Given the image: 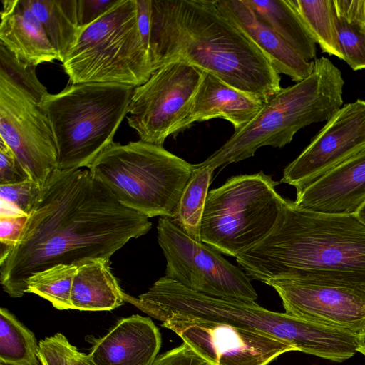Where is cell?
Returning <instances> with one entry per match:
<instances>
[{"label":"cell","instance_id":"obj_1","mask_svg":"<svg viewBox=\"0 0 365 365\" xmlns=\"http://www.w3.org/2000/svg\"><path fill=\"white\" fill-rule=\"evenodd\" d=\"M151 227L148 217L121 205L88 169H56L16 245L0 260L1 284L11 297H22L34 274L59 264L110 259Z\"/></svg>","mask_w":365,"mask_h":365},{"label":"cell","instance_id":"obj_2","mask_svg":"<svg viewBox=\"0 0 365 365\" xmlns=\"http://www.w3.org/2000/svg\"><path fill=\"white\" fill-rule=\"evenodd\" d=\"M149 53L153 73L179 61L264 102L282 89L279 74L216 0H151Z\"/></svg>","mask_w":365,"mask_h":365},{"label":"cell","instance_id":"obj_3","mask_svg":"<svg viewBox=\"0 0 365 365\" xmlns=\"http://www.w3.org/2000/svg\"><path fill=\"white\" fill-rule=\"evenodd\" d=\"M250 279L292 278L365 292V225L356 215H327L284 198L266 237L237 256Z\"/></svg>","mask_w":365,"mask_h":365},{"label":"cell","instance_id":"obj_4","mask_svg":"<svg viewBox=\"0 0 365 365\" xmlns=\"http://www.w3.org/2000/svg\"><path fill=\"white\" fill-rule=\"evenodd\" d=\"M125 302L162 322L170 319H200L268 334L293 345L297 351L333 359L342 341L340 329L286 312L267 309L255 302L208 296L163 277L148 290Z\"/></svg>","mask_w":365,"mask_h":365},{"label":"cell","instance_id":"obj_5","mask_svg":"<svg viewBox=\"0 0 365 365\" xmlns=\"http://www.w3.org/2000/svg\"><path fill=\"white\" fill-rule=\"evenodd\" d=\"M314 62L307 78L271 96L248 124L199 165L215 170L250 158L264 146L283 148L300 129L330 119L341 108L344 81L329 59Z\"/></svg>","mask_w":365,"mask_h":365},{"label":"cell","instance_id":"obj_6","mask_svg":"<svg viewBox=\"0 0 365 365\" xmlns=\"http://www.w3.org/2000/svg\"><path fill=\"white\" fill-rule=\"evenodd\" d=\"M133 89L110 83H76L43 98L38 106L53 135L58 170L88 168L113 143Z\"/></svg>","mask_w":365,"mask_h":365},{"label":"cell","instance_id":"obj_7","mask_svg":"<svg viewBox=\"0 0 365 365\" xmlns=\"http://www.w3.org/2000/svg\"><path fill=\"white\" fill-rule=\"evenodd\" d=\"M194 165L140 140L113 143L88 166L123 206L146 217L171 218Z\"/></svg>","mask_w":365,"mask_h":365},{"label":"cell","instance_id":"obj_8","mask_svg":"<svg viewBox=\"0 0 365 365\" xmlns=\"http://www.w3.org/2000/svg\"><path fill=\"white\" fill-rule=\"evenodd\" d=\"M62 67L71 84L110 83L135 88L153 70L139 30L136 0H120L82 29Z\"/></svg>","mask_w":365,"mask_h":365},{"label":"cell","instance_id":"obj_9","mask_svg":"<svg viewBox=\"0 0 365 365\" xmlns=\"http://www.w3.org/2000/svg\"><path fill=\"white\" fill-rule=\"evenodd\" d=\"M278 183L260 171L231 177L210 190L201 242L235 257L260 242L274 225L284 200L275 190Z\"/></svg>","mask_w":365,"mask_h":365},{"label":"cell","instance_id":"obj_10","mask_svg":"<svg viewBox=\"0 0 365 365\" xmlns=\"http://www.w3.org/2000/svg\"><path fill=\"white\" fill-rule=\"evenodd\" d=\"M157 231L165 277L208 296L255 302L250 277L217 250L192 239L168 217H160Z\"/></svg>","mask_w":365,"mask_h":365},{"label":"cell","instance_id":"obj_11","mask_svg":"<svg viewBox=\"0 0 365 365\" xmlns=\"http://www.w3.org/2000/svg\"><path fill=\"white\" fill-rule=\"evenodd\" d=\"M202 75L193 66L173 62L134 88L127 119L140 140L163 147L169 135L181 132Z\"/></svg>","mask_w":365,"mask_h":365},{"label":"cell","instance_id":"obj_12","mask_svg":"<svg viewBox=\"0 0 365 365\" xmlns=\"http://www.w3.org/2000/svg\"><path fill=\"white\" fill-rule=\"evenodd\" d=\"M0 139L41 187L57 169V148L45 114L31 96L1 72Z\"/></svg>","mask_w":365,"mask_h":365},{"label":"cell","instance_id":"obj_13","mask_svg":"<svg viewBox=\"0 0 365 365\" xmlns=\"http://www.w3.org/2000/svg\"><path fill=\"white\" fill-rule=\"evenodd\" d=\"M162 326L177 334L210 365H268L296 348L263 333L200 319H170Z\"/></svg>","mask_w":365,"mask_h":365},{"label":"cell","instance_id":"obj_14","mask_svg":"<svg viewBox=\"0 0 365 365\" xmlns=\"http://www.w3.org/2000/svg\"><path fill=\"white\" fill-rule=\"evenodd\" d=\"M365 150V101L341 107L284 170L281 182L299 190Z\"/></svg>","mask_w":365,"mask_h":365},{"label":"cell","instance_id":"obj_15","mask_svg":"<svg viewBox=\"0 0 365 365\" xmlns=\"http://www.w3.org/2000/svg\"><path fill=\"white\" fill-rule=\"evenodd\" d=\"M290 315L360 334L365 330V292L292 278L269 280Z\"/></svg>","mask_w":365,"mask_h":365},{"label":"cell","instance_id":"obj_16","mask_svg":"<svg viewBox=\"0 0 365 365\" xmlns=\"http://www.w3.org/2000/svg\"><path fill=\"white\" fill-rule=\"evenodd\" d=\"M299 209L327 215H356L365 204V150L297 190Z\"/></svg>","mask_w":365,"mask_h":365},{"label":"cell","instance_id":"obj_17","mask_svg":"<svg viewBox=\"0 0 365 365\" xmlns=\"http://www.w3.org/2000/svg\"><path fill=\"white\" fill-rule=\"evenodd\" d=\"M161 334L149 317L123 318L87 354L94 365H150L161 346Z\"/></svg>","mask_w":365,"mask_h":365},{"label":"cell","instance_id":"obj_18","mask_svg":"<svg viewBox=\"0 0 365 365\" xmlns=\"http://www.w3.org/2000/svg\"><path fill=\"white\" fill-rule=\"evenodd\" d=\"M216 4L220 12L264 53L279 74L299 82L312 73L314 62L299 55L262 21L245 0H217Z\"/></svg>","mask_w":365,"mask_h":365},{"label":"cell","instance_id":"obj_19","mask_svg":"<svg viewBox=\"0 0 365 365\" xmlns=\"http://www.w3.org/2000/svg\"><path fill=\"white\" fill-rule=\"evenodd\" d=\"M265 102L203 71L201 82L191 102L182 130L194 123L222 118L237 131L248 124Z\"/></svg>","mask_w":365,"mask_h":365},{"label":"cell","instance_id":"obj_20","mask_svg":"<svg viewBox=\"0 0 365 365\" xmlns=\"http://www.w3.org/2000/svg\"><path fill=\"white\" fill-rule=\"evenodd\" d=\"M0 45L20 62L33 66L59 61L43 26L26 0H2Z\"/></svg>","mask_w":365,"mask_h":365},{"label":"cell","instance_id":"obj_21","mask_svg":"<svg viewBox=\"0 0 365 365\" xmlns=\"http://www.w3.org/2000/svg\"><path fill=\"white\" fill-rule=\"evenodd\" d=\"M110 264V259L96 258L78 266L71 295L73 309L108 311L123 304L124 292Z\"/></svg>","mask_w":365,"mask_h":365},{"label":"cell","instance_id":"obj_22","mask_svg":"<svg viewBox=\"0 0 365 365\" xmlns=\"http://www.w3.org/2000/svg\"><path fill=\"white\" fill-rule=\"evenodd\" d=\"M245 1L305 60L315 58L316 43L289 0Z\"/></svg>","mask_w":365,"mask_h":365},{"label":"cell","instance_id":"obj_23","mask_svg":"<svg viewBox=\"0 0 365 365\" xmlns=\"http://www.w3.org/2000/svg\"><path fill=\"white\" fill-rule=\"evenodd\" d=\"M26 2L41 22L62 63L82 31L78 20L77 0H26Z\"/></svg>","mask_w":365,"mask_h":365},{"label":"cell","instance_id":"obj_24","mask_svg":"<svg viewBox=\"0 0 365 365\" xmlns=\"http://www.w3.org/2000/svg\"><path fill=\"white\" fill-rule=\"evenodd\" d=\"M334 23L342 60L365 69L364 0H333Z\"/></svg>","mask_w":365,"mask_h":365},{"label":"cell","instance_id":"obj_25","mask_svg":"<svg viewBox=\"0 0 365 365\" xmlns=\"http://www.w3.org/2000/svg\"><path fill=\"white\" fill-rule=\"evenodd\" d=\"M214 170L199 164L194 165L173 215L170 218L185 233L197 242H201L202 217Z\"/></svg>","mask_w":365,"mask_h":365},{"label":"cell","instance_id":"obj_26","mask_svg":"<svg viewBox=\"0 0 365 365\" xmlns=\"http://www.w3.org/2000/svg\"><path fill=\"white\" fill-rule=\"evenodd\" d=\"M35 334L7 309H0V364L39 365Z\"/></svg>","mask_w":365,"mask_h":365},{"label":"cell","instance_id":"obj_27","mask_svg":"<svg viewBox=\"0 0 365 365\" xmlns=\"http://www.w3.org/2000/svg\"><path fill=\"white\" fill-rule=\"evenodd\" d=\"M316 43L342 59L334 23L333 0H289Z\"/></svg>","mask_w":365,"mask_h":365},{"label":"cell","instance_id":"obj_28","mask_svg":"<svg viewBox=\"0 0 365 365\" xmlns=\"http://www.w3.org/2000/svg\"><path fill=\"white\" fill-rule=\"evenodd\" d=\"M78 266L59 264L32 275L27 280V293L50 302L59 310L73 309L71 289Z\"/></svg>","mask_w":365,"mask_h":365},{"label":"cell","instance_id":"obj_29","mask_svg":"<svg viewBox=\"0 0 365 365\" xmlns=\"http://www.w3.org/2000/svg\"><path fill=\"white\" fill-rule=\"evenodd\" d=\"M42 187L29 179L24 182L0 185L1 215H26L31 212Z\"/></svg>","mask_w":365,"mask_h":365},{"label":"cell","instance_id":"obj_30","mask_svg":"<svg viewBox=\"0 0 365 365\" xmlns=\"http://www.w3.org/2000/svg\"><path fill=\"white\" fill-rule=\"evenodd\" d=\"M0 72L6 75L38 103L48 93L37 78L36 66L20 62L2 45H0Z\"/></svg>","mask_w":365,"mask_h":365},{"label":"cell","instance_id":"obj_31","mask_svg":"<svg viewBox=\"0 0 365 365\" xmlns=\"http://www.w3.org/2000/svg\"><path fill=\"white\" fill-rule=\"evenodd\" d=\"M41 365H73L72 356L76 348L61 333L46 337L38 343Z\"/></svg>","mask_w":365,"mask_h":365},{"label":"cell","instance_id":"obj_32","mask_svg":"<svg viewBox=\"0 0 365 365\" xmlns=\"http://www.w3.org/2000/svg\"><path fill=\"white\" fill-rule=\"evenodd\" d=\"M27 219L26 215L0 216V260L16 245Z\"/></svg>","mask_w":365,"mask_h":365},{"label":"cell","instance_id":"obj_33","mask_svg":"<svg viewBox=\"0 0 365 365\" xmlns=\"http://www.w3.org/2000/svg\"><path fill=\"white\" fill-rule=\"evenodd\" d=\"M29 179L30 176L12 150L0 139V185L18 183Z\"/></svg>","mask_w":365,"mask_h":365},{"label":"cell","instance_id":"obj_34","mask_svg":"<svg viewBox=\"0 0 365 365\" xmlns=\"http://www.w3.org/2000/svg\"><path fill=\"white\" fill-rule=\"evenodd\" d=\"M150 365H210L187 344L182 343L156 357Z\"/></svg>","mask_w":365,"mask_h":365},{"label":"cell","instance_id":"obj_35","mask_svg":"<svg viewBox=\"0 0 365 365\" xmlns=\"http://www.w3.org/2000/svg\"><path fill=\"white\" fill-rule=\"evenodd\" d=\"M119 1L120 0H77L80 28L83 29L95 22Z\"/></svg>","mask_w":365,"mask_h":365},{"label":"cell","instance_id":"obj_36","mask_svg":"<svg viewBox=\"0 0 365 365\" xmlns=\"http://www.w3.org/2000/svg\"><path fill=\"white\" fill-rule=\"evenodd\" d=\"M73 365H94L87 354L80 352L75 348L72 356Z\"/></svg>","mask_w":365,"mask_h":365},{"label":"cell","instance_id":"obj_37","mask_svg":"<svg viewBox=\"0 0 365 365\" xmlns=\"http://www.w3.org/2000/svg\"><path fill=\"white\" fill-rule=\"evenodd\" d=\"M358 352L365 356V330L359 334Z\"/></svg>","mask_w":365,"mask_h":365},{"label":"cell","instance_id":"obj_38","mask_svg":"<svg viewBox=\"0 0 365 365\" xmlns=\"http://www.w3.org/2000/svg\"><path fill=\"white\" fill-rule=\"evenodd\" d=\"M356 215L365 225V204L358 210Z\"/></svg>","mask_w":365,"mask_h":365},{"label":"cell","instance_id":"obj_39","mask_svg":"<svg viewBox=\"0 0 365 365\" xmlns=\"http://www.w3.org/2000/svg\"><path fill=\"white\" fill-rule=\"evenodd\" d=\"M364 16H365V0H364Z\"/></svg>","mask_w":365,"mask_h":365},{"label":"cell","instance_id":"obj_40","mask_svg":"<svg viewBox=\"0 0 365 365\" xmlns=\"http://www.w3.org/2000/svg\"><path fill=\"white\" fill-rule=\"evenodd\" d=\"M0 365H6V364H0Z\"/></svg>","mask_w":365,"mask_h":365}]
</instances>
